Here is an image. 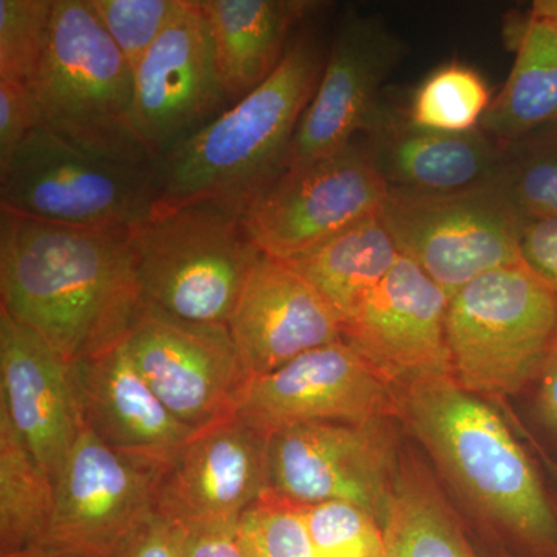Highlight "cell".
<instances>
[{"instance_id":"cell-16","label":"cell","mask_w":557,"mask_h":557,"mask_svg":"<svg viewBox=\"0 0 557 557\" xmlns=\"http://www.w3.org/2000/svg\"><path fill=\"white\" fill-rule=\"evenodd\" d=\"M134 81L135 127L159 161L230 108L200 0H189L178 20L153 44L135 70Z\"/></svg>"},{"instance_id":"cell-25","label":"cell","mask_w":557,"mask_h":557,"mask_svg":"<svg viewBox=\"0 0 557 557\" xmlns=\"http://www.w3.org/2000/svg\"><path fill=\"white\" fill-rule=\"evenodd\" d=\"M384 533L387 557H482L442 486L410 448L403 454Z\"/></svg>"},{"instance_id":"cell-27","label":"cell","mask_w":557,"mask_h":557,"mask_svg":"<svg viewBox=\"0 0 557 557\" xmlns=\"http://www.w3.org/2000/svg\"><path fill=\"white\" fill-rule=\"evenodd\" d=\"M491 101L490 87L478 70L453 61L429 73L405 113L420 129L467 134L480 129Z\"/></svg>"},{"instance_id":"cell-6","label":"cell","mask_w":557,"mask_h":557,"mask_svg":"<svg viewBox=\"0 0 557 557\" xmlns=\"http://www.w3.org/2000/svg\"><path fill=\"white\" fill-rule=\"evenodd\" d=\"M453 375L480 398L536 383L557 344V296L520 263L482 274L449 300Z\"/></svg>"},{"instance_id":"cell-23","label":"cell","mask_w":557,"mask_h":557,"mask_svg":"<svg viewBox=\"0 0 557 557\" xmlns=\"http://www.w3.org/2000/svg\"><path fill=\"white\" fill-rule=\"evenodd\" d=\"M515 64L480 131L505 149L557 127V20L531 10L515 30Z\"/></svg>"},{"instance_id":"cell-20","label":"cell","mask_w":557,"mask_h":557,"mask_svg":"<svg viewBox=\"0 0 557 557\" xmlns=\"http://www.w3.org/2000/svg\"><path fill=\"white\" fill-rule=\"evenodd\" d=\"M70 373L81 424L109 448L164 468L194 434L143 379L123 341Z\"/></svg>"},{"instance_id":"cell-5","label":"cell","mask_w":557,"mask_h":557,"mask_svg":"<svg viewBox=\"0 0 557 557\" xmlns=\"http://www.w3.org/2000/svg\"><path fill=\"white\" fill-rule=\"evenodd\" d=\"M143 299L171 317L226 325L262 256L244 212L215 200L153 208L131 233Z\"/></svg>"},{"instance_id":"cell-36","label":"cell","mask_w":557,"mask_h":557,"mask_svg":"<svg viewBox=\"0 0 557 557\" xmlns=\"http://www.w3.org/2000/svg\"><path fill=\"white\" fill-rule=\"evenodd\" d=\"M188 557H251L242 544L237 528L194 531L188 537Z\"/></svg>"},{"instance_id":"cell-2","label":"cell","mask_w":557,"mask_h":557,"mask_svg":"<svg viewBox=\"0 0 557 557\" xmlns=\"http://www.w3.org/2000/svg\"><path fill=\"white\" fill-rule=\"evenodd\" d=\"M399 421L468 502L502 557H557V504L496 410L450 373L398 386Z\"/></svg>"},{"instance_id":"cell-21","label":"cell","mask_w":557,"mask_h":557,"mask_svg":"<svg viewBox=\"0 0 557 557\" xmlns=\"http://www.w3.org/2000/svg\"><path fill=\"white\" fill-rule=\"evenodd\" d=\"M366 148L387 190L450 194L500 182L507 149L485 132L445 134L413 126L380 104L366 127Z\"/></svg>"},{"instance_id":"cell-1","label":"cell","mask_w":557,"mask_h":557,"mask_svg":"<svg viewBox=\"0 0 557 557\" xmlns=\"http://www.w3.org/2000/svg\"><path fill=\"white\" fill-rule=\"evenodd\" d=\"M131 233L0 209V309L70 366L115 347L145 306Z\"/></svg>"},{"instance_id":"cell-8","label":"cell","mask_w":557,"mask_h":557,"mask_svg":"<svg viewBox=\"0 0 557 557\" xmlns=\"http://www.w3.org/2000/svg\"><path fill=\"white\" fill-rule=\"evenodd\" d=\"M380 215L401 256L449 300L482 274L520 263L522 218L500 182L450 194L388 190Z\"/></svg>"},{"instance_id":"cell-12","label":"cell","mask_w":557,"mask_h":557,"mask_svg":"<svg viewBox=\"0 0 557 557\" xmlns=\"http://www.w3.org/2000/svg\"><path fill=\"white\" fill-rule=\"evenodd\" d=\"M123 344L157 397L193 431L234 416L252 380L226 325L185 321L146 302Z\"/></svg>"},{"instance_id":"cell-17","label":"cell","mask_w":557,"mask_h":557,"mask_svg":"<svg viewBox=\"0 0 557 557\" xmlns=\"http://www.w3.org/2000/svg\"><path fill=\"white\" fill-rule=\"evenodd\" d=\"M449 298L416 262L401 256L391 273L343 322V339L395 387L450 373Z\"/></svg>"},{"instance_id":"cell-40","label":"cell","mask_w":557,"mask_h":557,"mask_svg":"<svg viewBox=\"0 0 557 557\" xmlns=\"http://www.w3.org/2000/svg\"><path fill=\"white\" fill-rule=\"evenodd\" d=\"M545 463H547V469L549 471V474H552L553 478H555V480L557 482V461L549 460V458H545Z\"/></svg>"},{"instance_id":"cell-39","label":"cell","mask_w":557,"mask_h":557,"mask_svg":"<svg viewBox=\"0 0 557 557\" xmlns=\"http://www.w3.org/2000/svg\"><path fill=\"white\" fill-rule=\"evenodd\" d=\"M531 10L537 13L548 14V16L556 17L557 20V0H536L531 5Z\"/></svg>"},{"instance_id":"cell-11","label":"cell","mask_w":557,"mask_h":557,"mask_svg":"<svg viewBox=\"0 0 557 557\" xmlns=\"http://www.w3.org/2000/svg\"><path fill=\"white\" fill-rule=\"evenodd\" d=\"M387 186L364 143L306 166L285 170L244 212L260 252L288 260L359 220L379 214Z\"/></svg>"},{"instance_id":"cell-4","label":"cell","mask_w":557,"mask_h":557,"mask_svg":"<svg viewBox=\"0 0 557 557\" xmlns=\"http://www.w3.org/2000/svg\"><path fill=\"white\" fill-rule=\"evenodd\" d=\"M33 90L44 126L75 148L134 166L159 164L135 127L134 72L90 0H54Z\"/></svg>"},{"instance_id":"cell-30","label":"cell","mask_w":557,"mask_h":557,"mask_svg":"<svg viewBox=\"0 0 557 557\" xmlns=\"http://www.w3.org/2000/svg\"><path fill=\"white\" fill-rule=\"evenodd\" d=\"M302 518L318 557H387L383 523L347 502L302 505Z\"/></svg>"},{"instance_id":"cell-29","label":"cell","mask_w":557,"mask_h":557,"mask_svg":"<svg viewBox=\"0 0 557 557\" xmlns=\"http://www.w3.org/2000/svg\"><path fill=\"white\" fill-rule=\"evenodd\" d=\"M54 0H0V81L35 84L49 47Z\"/></svg>"},{"instance_id":"cell-22","label":"cell","mask_w":557,"mask_h":557,"mask_svg":"<svg viewBox=\"0 0 557 557\" xmlns=\"http://www.w3.org/2000/svg\"><path fill=\"white\" fill-rule=\"evenodd\" d=\"M211 28L220 83L230 106L270 78L304 22L309 0H200Z\"/></svg>"},{"instance_id":"cell-13","label":"cell","mask_w":557,"mask_h":557,"mask_svg":"<svg viewBox=\"0 0 557 557\" xmlns=\"http://www.w3.org/2000/svg\"><path fill=\"white\" fill-rule=\"evenodd\" d=\"M236 413L270 438L317 421L399 418L398 388L343 339L252 379Z\"/></svg>"},{"instance_id":"cell-34","label":"cell","mask_w":557,"mask_h":557,"mask_svg":"<svg viewBox=\"0 0 557 557\" xmlns=\"http://www.w3.org/2000/svg\"><path fill=\"white\" fill-rule=\"evenodd\" d=\"M519 258L557 296V218L522 219Z\"/></svg>"},{"instance_id":"cell-24","label":"cell","mask_w":557,"mask_h":557,"mask_svg":"<svg viewBox=\"0 0 557 557\" xmlns=\"http://www.w3.org/2000/svg\"><path fill=\"white\" fill-rule=\"evenodd\" d=\"M399 258L401 252L379 212L284 262L306 277L344 322L379 287Z\"/></svg>"},{"instance_id":"cell-37","label":"cell","mask_w":557,"mask_h":557,"mask_svg":"<svg viewBox=\"0 0 557 557\" xmlns=\"http://www.w3.org/2000/svg\"><path fill=\"white\" fill-rule=\"evenodd\" d=\"M536 384L539 418L542 424L557 437V344Z\"/></svg>"},{"instance_id":"cell-28","label":"cell","mask_w":557,"mask_h":557,"mask_svg":"<svg viewBox=\"0 0 557 557\" xmlns=\"http://www.w3.org/2000/svg\"><path fill=\"white\" fill-rule=\"evenodd\" d=\"M500 183L520 218H557V127L508 148Z\"/></svg>"},{"instance_id":"cell-15","label":"cell","mask_w":557,"mask_h":557,"mask_svg":"<svg viewBox=\"0 0 557 557\" xmlns=\"http://www.w3.org/2000/svg\"><path fill=\"white\" fill-rule=\"evenodd\" d=\"M403 58L405 42L383 21L355 9L344 11L285 170L325 159L357 141L380 108L381 86Z\"/></svg>"},{"instance_id":"cell-38","label":"cell","mask_w":557,"mask_h":557,"mask_svg":"<svg viewBox=\"0 0 557 557\" xmlns=\"http://www.w3.org/2000/svg\"><path fill=\"white\" fill-rule=\"evenodd\" d=\"M0 557H75L70 556L67 553L58 552V549H51L46 547H39V545H32L20 552L7 553V555H0Z\"/></svg>"},{"instance_id":"cell-9","label":"cell","mask_w":557,"mask_h":557,"mask_svg":"<svg viewBox=\"0 0 557 557\" xmlns=\"http://www.w3.org/2000/svg\"><path fill=\"white\" fill-rule=\"evenodd\" d=\"M399 418L317 421L269 438L270 490L300 505L347 502L381 523L401 471Z\"/></svg>"},{"instance_id":"cell-3","label":"cell","mask_w":557,"mask_h":557,"mask_svg":"<svg viewBox=\"0 0 557 557\" xmlns=\"http://www.w3.org/2000/svg\"><path fill=\"white\" fill-rule=\"evenodd\" d=\"M327 51L317 32L300 28L265 83L161 157L156 207L215 200L245 212L287 168Z\"/></svg>"},{"instance_id":"cell-7","label":"cell","mask_w":557,"mask_h":557,"mask_svg":"<svg viewBox=\"0 0 557 557\" xmlns=\"http://www.w3.org/2000/svg\"><path fill=\"white\" fill-rule=\"evenodd\" d=\"M159 164L91 156L42 126L0 163V209L81 228L134 231L159 201Z\"/></svg>"},{"instance_id":"cell-18","label":"cell","mask_w":557,"mask_h":557,"mask_svg":"<svg viewBox=\"0 0 557 557\" xmlns=\"http://www.w3.org/2000/svg\"><path fill=\"white\" fill-rule=\"evenodd\" d=\"M0 408L54 482L83 429L70 364L38 332L3 309Z\"/></svg>"},{"instance_id":"cell-19","label":"cell","mask_w":557,"mask_h":557,"mask_svg":"<svg viewBox=\"0 0 557 557\" xmlns=\"http://www.w3.org/2000/svg\"><path fill=\"white\" fill-rule=\"evenodd\" d=\"M228 329L252 379L343 341V321L329 300L284 260L265 255L249 274Z\"/></svg>"},{"instance_id":"cell-31","label":"cell","mask_w":557,"mask_h":557,"mask_svg":"<svg viewBox=\"0 0 557 557\" xmlns=\"http://www.w3.org/2000/svg\"><path fill=\"white\" fill-rule=\"evenodd\" d=\"M251 557H318L302 518V505L267 491L237 525Z\"/></svg>"},{"instance_id":"cell-10","label":"cell","mask_w":557,"mask_h":557,"mask_svg":"<svg viewBox=\"0 0 557 557\" xmlns=\"http://www.w3.org/2000/svg\"><path fill=\"white\" fill-rule=\"evenodd\" d=\"M161 471L81 429L54 480L53 515L36 545L75 557H121L156 512Z\"/></svg>"},{"instance_id":"cell-32","label":"cell","mask_w":557,"mask_h":557,"mask_svg":"<svg viewBox=\"0 0 557 557\" xmlns=\"http://www.w3.org/2000/svg\"><path fill=\"white\" fill-rule=\"evenodd\" d=\"M132 72L186 10L189 0H90Z\"/></svg>"},{"instance_id":"cell-33","label":"cell","mask_w":557,"mask_h":557,"mask_svg":"<svg viewBox=\"0 0 557 557\" xmlns=\"http://www.w3.org/2000/svg\"><path fill=\"white\" fill-rule=\"evenodd\" d=\"M42 126V113L33 87L0 81V163L9 160L21 143Z\"/></svg>"},{"instance_id":"cell-26","label":"cell","mask_w":557,"mask_h":557,"mask_svg":"<svg viewBox=\"0 0 557 557\" xmlns=\"http://www.w3.org/2000/svg\"><path fill=\"white\" fill-rule=\"evenodd\" d=\"M53 507V480L0 408V555L38 544Z\"/></svg>"},{"instance_id":"cell-14","label":"cell","mask_w":557,"mask_h":557,"mask_svg":"<svg viewBox=\"0 0 557 557\" xmlns=\"http://www.w3.org/2000/svg\"><path fill=\"white\" fill-rule=\"evenodd\" d=\"M270 487L269 438L234 413L194 431L163 468L156 512L189 533L230 530Z\"/></svg>"},{"instance_id":"cell-35","label":"cell","mask_w":557,"mask_h":557,"mask_svg":"<svg viewBox=\"0 0 557 557\" xmlns=\"http://www.w3.org/2000/svg\"><path fill=\"white\" fill-rule=\"evenodd\" d=\"M189 531L153 512L121 557H188Z\"/></svg>"}]
</instances>
